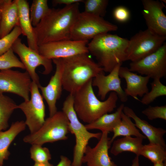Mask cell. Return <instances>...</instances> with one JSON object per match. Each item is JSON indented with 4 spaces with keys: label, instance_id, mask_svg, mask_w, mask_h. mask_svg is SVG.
<instances>
[{
    "label": "cell",
    "instance_id": "6da1fadb",
    "mask_svg": "<svg viewBox=\"0 0 166 166\" xmlns=\"http://www.w3.org/2000/svg\"><path fill=\"white\" fill-rule=\"evenodd\" d=\"M79 3L61 8H50L39 24L34 27L37 44L71 40V31L80 12Z\"/></svg>",
    "mask_w": 166,
    "mask_h": 166
},
{
    "label": "cell",
    "instance_id": "7a4b0ae2",
    "mask_svg": "<svg viewBox=\"0 0 166 166\" xmlns=\"http://www.w3.org/2000/svg\"><path fill=\"white\" fill-rule=\"evenodd\" d=\"M129 40L108 33L100 34L88 43L89 53L97 60L104 72L109 73L118 64L127 60Z\"/></svg>",
    "mask_w": 166,
    "mask_h": 166
},
{
    "label": "cell",
    "instance_id": "3957f363",
    "mask_svg": "<svg viewBox=\"0 0 166 166\" xmlns=\"http://www.w3.org/2000/svg\"><path fill=\"white\" fill-rule=\"evenodd\" d=\"M88 54L61 58L63 89L69 93L74 94L88 82L104 71Z\"/></svg>",
    "mask_w": 166,
    "mask_h": 166
},
{
    "label": "cell",
    "instance_id": "277c9868",
    "mask_svg": "<svg viewBox=\"0 0 166 166\" xmlns=\"http://www.w3.org/2000/svg\"><path fill=\"white\" fill-rule=\"evenodd\" d=\"M92 81L88 82L73 94L74 110L78 118L87 124L113 112L117 107L118 99L116 93L111 92L106 100H99L94 93Z\"/></svg>",
    "mask_w": 166,
    "mask_h": 166
},
{
    "label": "cell",
    "instance_id": "5b68a950",
    "mask_svg": "<svg viewBox=\"0 0 166 166\" xmlns=\"http://www.w3.org/2000/svg\"><path fill=\"white\" fill-rule=\"evenodd\" d=\"M73 101V95L69 93L63 102L62 111L69 121V131L75 138L72 165L82 166L84 151L89 140L93 138L99 140L102 132L92 133L88 131L77 116L74 109Z\"/></svg>",
    "mask_w": 166,
    "mask_h": 166
},
{
    "label": "cell",
    "instance_id": "8992f818",
    "mask_svg": "<svg viewBox=\"0 0 166 166\" xmlns=\"http://www.w3.org/2000/svg\"><path fill=\"white\" fill-rule=\"evenodd\" d=\"M69 121L62 111H57L54 115L45 119L41 127L36 132L26 136L23 141L28 144L42 145L68 139Z\"/></svg>",
    "mask_w": 166,
    "mask_h": 166
},
{
    "label": "cell",
    "instance_id": "52a82bcc",
    "mask_svg": "<svg viewBox=\"0 0 166 166\" xmlns=\"http://www.w3.org/2000/svg\"><path fill=\"white\" fill-rule=\"evenodd\" d=\"M117 26L103 18L84 11L80 12L71 31L70 39L88 41L100 34L117 31Z\"/></svg>",
    "mask_w": 166,
    "mask_h": 166
},
{
    "label": "cell",
    "instance_id": "ba28073f",
    "mask_svg": "<svg viewBox=\"0 0 166 166\" xmlns=\"http://www.w3.org/2000/svg\"><path fill=\"white\" fill-rule=\"evenodd\" d=\"M166 39V36L158 35L147 29L139 31L129 40L127 60L136 61L153 53L165 42Z\"/></svg>",
    "mask_w": 166,
    "mask_h": 166
},
{
    "label": "cell",
    "instance_id": "9c48e42d",
    "mask_svg": "<svg viewBox=\"0 0 166 166\" xmlns=\"http://www.w3.org/2000/svg\"><path fill=\"white\" fill-rule=\"evenodd\" d=\"M12 49L14 53L19 57L32 81L38 85L40 84L39 76L36 71L37 67L42 66L44 69L42 73L44 75L49 74L52 71V60L45 57L26 45L22 42L19 38L15 42Z\"/></svg>",
    "mask_w": 166,
    "mask_h": 166
},
{
    "label": "cell",
    "instance_id": "30bf717a",
    "mask_svg": "<svg viewBox=\"0 0 166 166\" xmlns=\"http://www.w3.org/2000/svg\"><path fill=\"white\" fill-rule=\"evenodd\" d=\"M30 98L18 105L26 117L25 124L30 132L34 133L42 126L45 119V107L38 85L32 81L30 88Z\"/></svg>",
    "mask_w": 166,
    "mask_h": 166
},
{
    "label": "cell",
    "instance_id": "8fae6325",
    "mask_svg": "<svg viewBox=\"0 0 166 166\" xmlns=\"http://www.w3.org/2000/svg\"><path fill=\"white\" fill-rule=\"evenodd\" d=\"M130 70L153 79L166 76V43L153 53L129 64Z\"/></svg>",
    "mask_w": 166,
    "mask_h": 166
},
{
    "label": "cell",
    "instance_id": "7c38bea8",
    "mask_svg": "<svg viewBox=\"0 0 166 166\" xmlns=\"http://www.w3.org/2000/svg\"><path fill=\"white\" fill-rule=\"evenodd\" d=\"M32 80L26 71L21 72L10 69L0 71V94L6 93L16 94L24 101L30 99Z\"/></svg>",
    "mask_w": 166,
    "mask_h": 166
},
{
    "label": "cell",
    "instance_id": "4fadbf2b",
    "mask_svg": "<svg viewBox=\"0 0 166 166\" xmlns=\"http://www.w3.org/2000/svg\"><path fill=\"white\" fill-rule=\"evenodd\" d=\"M88 41L62 40L49 42L38 46V53L45 57L53 59L68 57L89 53Z\"/></svg>",
    "mask_w": 166,
    "mask_h": 166
},
{
    "label": "cell",
    "instance_id": "5bb4252c",
    "mask_svg": "<svg viewBox=\"0 0 166 166\" xmlns=\"http://www.w3.org/2000/svg\"><path fill=\"white\" fill-rule=\"evenodd\" d=\"M122 64L117 65L108 75H105L103 71L92 79V86L97 88V95L101 100H105L107 94L111 92L116 93L121 101L125 102L128 101V97L121 86L119 74Z\"/></svg>",
    "mask_w": 166,
    "mask_h": 166
},
{
    "label": "cell",
    "instance_id": "9a60e30c",
    "mask_svg": "<svg viewBox=\"0 0 166 166\" xmlns=\"http://www.w3.org/2000/svg\"><path fill=\"white\" fill-rule=\"evenodd\" d=\"M52 61L56 66L54 74L46 86H43L41 85H38L42 96L47 103L49 117L53 116L57 111L56 103L61 96L63 88V65L61 59H53Z\"/></svg>",
    "mask_w": 166,
    "mask_h": 166
},
{
    "label": "cell",
    "instance_id": "2e32d148",
    "mask_svg": "<svg viewBox=\"0 0 166 166\" xmlns=\"http://www.w3.org/2000/svg\"><path fill=\"white\" fill-rule=\"evenodd\" d=\"M142 14L148 28L158 35L166 36V16L163 11L165 5L162 1L142 0Z\"/></svg>",
    "mask_w": 166,
    "mask_h": 166
},
{
    "label": "cell",
    "instance_id": "e0dca14e",
    "mask_svg": "<svg viewBox=\"0 0 166 166\" xmlns=\"http://www.w3.org/2000/svg\"><path fill=\"white\" fill-rule=\"evenodd\" d=\"M101 132V137L94 147L88 145L85 148L82 163H86L87 166H117L109 155L108 151L111 144L109 133Z\"/></svg>",
    "mask_w": 166,
    "mask_h": 166
},
{
    "label": "cell",
    "instance_id": "ac0fdd59",
    "mask_svg": "<svg viewBox=\"0 0 166 166\" xmlns=\"http://www.w3.org/2000/svg\"><path fill=\"white\" fill-rule=\"evenodd\" d=\"M119 77L125 79L126 87L124 92L128 97L131 96L140 101L138 96L142 97L149 92L147 85L150 78L148 76L138 75L130 70L126 67L121 66L119 69Z\"/></svg>",
    "mask_w": 166,
    "mask_h": 166
},
{
    "label": "cell",
    "instance_id": "d6986e66",
    "mask_svg": "<svg viewBox=\"0 0 166 166\" xmlns=\"http://www.w3.org/2000/svg\"><path fill=\"white\" fill-rule=\"evenodd\" d=\"M123 111L133 120L136 128L148 138L149 143L157 144L166 148V144L164 138V136L166 132L165 130L161 128L155 127L146 121L141 119L132 109L128 106H124Z\"/></svg>",
    "mask_w": 166,
    "mask_h": 166
},
{
    "label": "cell",
    "instance_id": "ffe728a7",
    "mask_svg": "<svg viewBox=\"0 0 166 166\" xmlns=\"http://www.w3.org/2000/svg\"><path fill=\"white\" fill-rule=\"evenodd\" d=\"M1 38L18 26L19 11L17 0H0Z\"/></svg>",
    "mask_w": 166,
    "mask_h": 166
},
{
    "label": "cell",
    "instance_id": "44dd1931",
    "mask_svg": "<svg viewBox=\"0 0 166 166\" xmlns=\"http://www.w3.org/2000/svg\"><path fill=\"white\" fill-rule=\"evenodd\" d=\"M19 11L18 26L22 34L27 38L28 46L38 52V46L30 17L29 3L26 0H17Z\"/></svg>",
    "mask_w": 166,
    "mask_h": 166
},
{
    "label": "cell",
    "instance_id": "7402d4cb",
    "mask_svg": "<svg viewBox=\"0 0 166 166\" xmlns=\"http://www.w3.org/2000/svg\"><path fill=\"white\" fill-rule=\"evenodd\" d=\"M26 127L25 121H17L13 123L8 129L0 131V166H3L4 161L9 158L10 145Z\"/></svg>",
    "mask_w": 166,
    "mask_h": 166
},
{
    "label": "cell",
    "instance_id": "603a6c76",
    "mask_svg": "<svg viewBox=\"0 0 166 166\" xmlns=\"http://www.w3.org/2000/svg\"><path fill=\"white\" fill-rule=\"evenodd\" d=\"M124 105H120L116 111L112 113L105 114L93 122L85 125L88 130L98 129L102 132H112L121 120V113Z\"/></svg>",
    "mask_w": 166,
    "mask_h": 166
},
{
    "label": "cell",
    "instance_id": "cb8c5ba5",
    "mask_svg": "<svg viewBox=\"0 0 166 166\" xmlns=\"http://www.w3.org/2000/svg\"><path fill=\"white\" fill-rule=\"evenodd\" d=\"M143 139L140 137L129 136L115 140L112 143L110 152L116 156L123 152H129L139 156Z\"/></svg>",
    "mask_w": 166,
    "mask_h": 166
},
{
    "label": "cell",
    "instance_id": "d4e9b609",
    "mask_svg": "<svg viewBox=\"0 0 166 166\" xmlns=\"http://www.w3.org/2000/svg\"><path fill=\"white\" fill-rule=\"evenodd\" d=\"M112 132L113 133V135L110 140V143L111 144L117 137L120 136H134L143 139L146 138L140 132L130 118L125 115L123 111L121 113L120 122L114 129Z\"/></svg>",
    "mask_w": 166,
    "mask_h": 166
},
{
    "label": "cell",
    "instance_id": "484cf974",
    "mask_svg": "<svg viewBox=\"0 0 166 166\" xmlns=\"http://www.w3.org/2000/svg\"><path fill=\"white\" fill-rule=\"evenodd\" d=\"M17 109L18 105L13 99L3 94H0V131L7 130L9 119Z\"/></svg>",
    "mask_w": 166,
    "mask_h": 166
},
{
    "label": "cell",
    "instance_id": "4316f807",
    "mask_svg": "<svg viewBox=\"0 0 166 166\" xmlns=\"http://www.w3.org/2000/svg\"><path fill=\"white\" fill-rule=\"evenodd\" d=\"M140 156L147 158L153 164L165 162L166 148L157 144L149 143L143 145L140 150Z\"/></svg>",
    "mask_w": 166,
    "mask_h": 166
},
{
    "label": "cell",
    "instance_id": "83f0119b",
    "mask_svg": "<svg viewBox=\"0 0 166 166\" xmlns=\"http://www.w3.org/2000/svg\"><path fill=\"white\" fill-rule=\"evenodd\" d=\"M47 0H34L30 8V15L32 25L36 26L49 11Z\"/></svg>",
    "mask_w": 166,
    "mask_h": 166
},
{
    "label": "cell",
    "instance_id": "f1b7e54d",
    "mask_svg": "<svg viewBox=\"0 0 166 166\" xmlns=\"http://www.w3.org/2000/svg\"><path fill=\"white\" fill-rule=\"evenodd\" d=\"M160 79L159 78L153 79L151 83V90L145 94L140 100L143 104L149 105L157 97L166 95V86L161 82Z\"/></svg>",
    "mask_w": 166,
    "mask_h": 166
},
{
    "label": "cell",
    "instance_id": "f546056e",
    "mask_svg": "<svg viewBox=\"0 0 166 166\" xmlns=\"http://www.w3.org/2000/svg\"><path fill=\"white\" fill-rule=\"evenodd\" d=\"M84 12L103 18L106 13L108 5V0H85Z\"/></svg>",
    "mask_w": 166,
    "mask_h": 166
},
{
    "label": "cell",
    "instance_id": "4dcf8cb0",
    "mask_svg": "<svg viewBox=\"0 0 166 166\" xmlns=\"http://www.w3.org/2000/svg\"><path fill=\"white\" fill-rule=\"evenodd\" d=\"M13 68L25 69L24 65L15 55L11 48L0 56V70L10 69Z\"/></svg>",
    "mask_w": 166,
    "mask_h": 166
},
{
    "label": "cell",
    "instance_id": "1f68e13d",
    "mask_svg": "<svg viewBox=\"0 0 166 166\" xmlns=\"http://www.w3.org/2000/svg\"><path fill=\"white\" fill-rule=\"evenodd\" d=\"M38 144H32L30 152V158L35 163L49 162L51 155L49 149Z\"/></svg>",
    "mask_w": 166,
    "mask_h": 166
},
{
    "label": "cell",
    "instance_id": "d6a6232c",
    "mask_svg": "<svg viewBox=\"0 0 166 166\" xmlns=\"http://www.w3.org/2000/svg\"><path fill=\"white\" fill-rule=\"evenodd\" d=\"M22 34L21 29L17 26L9 34L0 38V56L11 48L15 42Z\"/></svg>",
    "mask_w": 166,
    "mask_h": 166
},
{
    "label": "cell",
    "instance_id": "836d02e7",
    "mask_svg": "<svg viewBox=\"0 0 166 166\" xmlns=\"http://www.w3.org/2000/svg\"><path fill=\"white\" fill-rule=\"evenodd\" d=\"M142 113L150 120L157 119L166 120V105L160 106H149L142 111Z\"/></svg>",
    "mask_w": 166,
    "mask_h": 166
},
{
    "label": "cell",
    "instance_id": "e575fe53",
    "mask_svg": "<svg viewBox=\"0 0 166 166\" xmlns=\"http://www.w3.org/2000/svg\"><path fill=\"white\" fill-rule=\"evenodd\" d=\"M114 19L117 22L124 23L128 21L130 17V13L128 9L123 6L116 7L113 11Z\"/></svg>",
    "mask_w": 166,
    "mask_h": 166
},
{
    "label": "cell",
    "instance_id": "d590c367",
    "mask_svg": "<svg viewBox=\"0 0 166 166\" xmlns=\"http://www.w3.org/2000/svg\"><path fill=\"white\" fill-rule=\"evenodd\" d=\"M84 1V0H53L52 2L54 6L62 4L69 6L75 3L83 2Z\"/></svg>",
    "mask_w": 166,
    "mask_h": 166
},
{
    "label": "cell",
    "instance_id": "8d00e7d4",
    "mask_svg": "<svg viewBox=\"0 0 166 166\" xmlns=\"http://www.w3.org/2000/svg\"><path fill=\"white\" fill-rule=\"evenodd\" d=\"M56 166H72V162L66 156L61 155L59 162Z\"/></svg>",
    "mask_w": 166,
    "mask_h": 166
},
{
    "label": "cell",
    "instance_id": "74e56055",
    "mask_svg": "<svg viewBox=\"0 0 166 166\" xmlns=\"http://www.w3.org/2000/svg\"><path fill=\"white\" fill-rule=\"evenodd\" d=\"M33 166H54L49 162L43 163H35Z\"/></svg>",
    "mask_w": 166,
    "mask_h": 166
},
{
    "label": "cell",
    "instance_id": "f35d334b",
    "mask_svg": "<svg viewBox=\"0 0 166 166\" xmlns=\"http://www.w3.org/2000/svg\"><path fill=\"white\" fill-rule=\"evenodd\" d=\"M131 166H140L139 160V156H136L132 160Z\"/></svg>",
    "mask_w": 166,
    "mask_h": 166
},
{
    "label": "cell",
    "instance_id": "ab89813d",
    "mask_svg": "<svg viewBox=\"0 0 166 166\" xmlns=\"http://www.w3.org/2000/svg\"><path fill=\"white\" fill-rule=\"evenodd\" d=\"M165 163L166 162H160L155 163L153 164V166H165L166 165Z\"/></svg>",
    "mask_w": 166,
    "mask_h": 166
},
{
    "label": "cell",
    "instance_id": "60d3db41",
    "mask_svg": "<svg viewBox=\"0 0 166 166\" xmlns=\"http://www.w3.org/2000/svg\"><path fill=\"white\" fill-rule=\"evenodd\" d=\"M1 17L0 13V38H1Z\"/></svg>",
    "mask_w": 166,
    "mask_h": 166
},
{
    "label": "cell",
    "instance_id": "b9f144b4",
    "mask_svg": "<svg viewBox=\"0 0 166 166\" xmlns=\"http://www.w3.org/2000/svg\"></svg>",
    "mask_w": 166,
    "mask_h": 166
}]
</instances>
